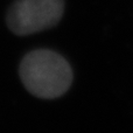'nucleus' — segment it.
<instances>
[{
    "instance_id": "1",
    "label": "nucleus",
    "mask_w": 133,
    "mask_h": 133,
    "mask_svg": "<svg viewBox=\"0 0 133 133\" xmlns=\"http://www.w3.org/2000/svg\"><path fill=\"white\" fill-rule=\"evenodd\" d=\"M19 75L26 89L42 99H54L64 95L74 77L68 61L49 49L28 53L20 63Z\"/></svg>"
},
{
    "instance_id": "2",
    "label": "nucleus",
    "mask_w": 133,
    "mask_h": 133,
    "mask_svg": "<svg viewBox=\"0 0 133 133\" xmlns=\"http://www.w3.org/2000/svg\"><path fill=\"white\" fill-rule=\"evenodd\" d=\"M64 12V0H15L6 14L9 30L18 36L56 26Z\"/></svg>"
}]
</instances>
